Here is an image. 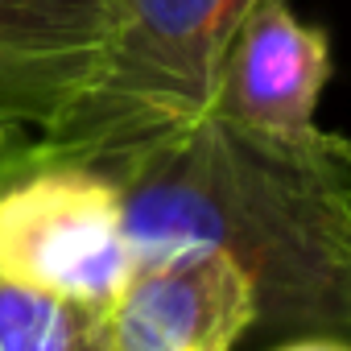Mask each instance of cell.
<instances>
[{"mask_svg":"<svg viewBox=\"0 0 351 351\" xmlns=\"http://www.w3.org/2000/svg\"><path fill=\"white\" fill-rule=\"evenodd\" d=\"M104 34V0H0V124L50 136L91 87Z\"/></svg>","mask_w":351,"mask_h":351,"instance_id":"8992f818","label":"cell"},{"mask_svg":"<svg viewBox=\"0 0 351 351\" xmlns=\"http://www.w3.org/2000/svg\"><path fill=\"white\" fill-rule=\"evenodd\" d=\"M116 351H232L256 326L248 273L219 248L136 265L108 306Z\"/></svg>","mask_w":351,"mask_h":351,"instance_id":"277c9868","label":"cell"},{"mask_svg":"<svg viewBox=\"0 0 351 351\" xmlns=\"http://www.w3.org/2000/svg\"><path fill=\"white\" fill-rule=\"evenodd\" d=\"M5 141H9V128H5V124H0V149H5Z\"/></svg>","mask_w":351,"mask_h":351,"instance_id":"9c48e42d","label":"cell"},{"mask_svg":"<svg viewBox=\"0 0 351 351\" xmlns=\"http://www.w3.org/2000/svg\"><path fill=\"white\" fill-rule=\"evenodd\" d=\"M128 273L116 186L83 161L34 153V173L0 195V277L108 310Z\"/></svg>","mask_w":351,"mask_h":351,"instance_id":"3957f363","label":"cell"},{"mask_svg":"<svg viewBox=\"0 0 351 351\" xmlns=\"http://www.w3.org/2000/svg\"><path fill=\"white\" fill-rule=\"evenodd\" d=\"M326 79V34L293 17L285 0H256L228 42L211 116L265 136L302 141L318 132L314 108Z\"/></svg>","mask_w":351,"mask_h":351,"instance_id":"5b68a950","label":"cell"},{"mask_svg":"<svg viewBox=\"0 0 351 351\" xmlns=\"http://www.w3.org/2000/svg\"><path fill=\"white\" fill-rule=\"evenodd\" d=\"M256 0H104L91 87L42 136V157H95L157 141L215 112L228 42Z\"/></svg>","mask_w":351,"mask_h":351,"instance_id":"7a4b0ae2","label":"cell"},{"mask_svg":"<svg viewBox=\"0 0 351 351\" xmlns=\"http://www.w3.org/2000/svg\"><path fill=\"white\" fill-rule=\"evenodd\" d=\"M0 351H116L104 306L0 277Z\"/></svg>","mask_w":351,"mask_h":351,"instance_id":"52a82bcc","label":"cell"},{"mask_svg":"<svg viewBox=\"0 0 351 351\" xmlns=\"http://www.w3.org/2000/svg\"><path fill=\"white\" fill-rule=\"evenodd\" d=\"M277 351H351L347 343H330V339H293V343H281Z\"/></svg>","mask_w":351,"mask_h":351,"instance_id":"ba28073f","label":"cell"},{"mask_svg":"<svg viewBox=\"0 0 351 351\" xmlns=\"http://www.w3.org/2000/svg\"><path fill=\"white\" fill-rule=\"evenodd\" d=\"M116 186L132 269L219 248L252 281L256 326L351 347V136H265L219 116L71 157Z\"/></svg>","mask_w":351,"mask_h":351,"instance_id":"6da1fadb","label":"cell"}]
</instances>
